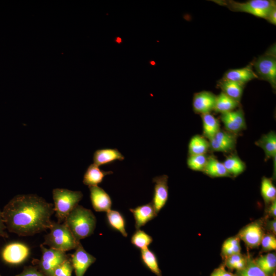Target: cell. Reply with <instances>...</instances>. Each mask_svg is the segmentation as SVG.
Returning <instances> with one entry per match:
<instances>
[{
	"mask_svg": "<svg viewBox=\"0 0 276 276\" xmlns=\"http://www.w3.org/2000/svg\"><path fill=\"white\" fill-rule=\"evenodd\" d=\"M2 217L9 232L32 236L49 229L53 204L35 194L17 195L5 205Z\"/></svg>",
	"mask_w": 276,
	"mask_h": 276,
	"instance_id": "6da1fadb",
	"label": "cell"
},
{
	"mask_svg": "<svg viewBox=\"0 0 276 276\" xmlns=\"http://www.w3.org/2000/svg\"><path fill=\"white\" fill-rule=\"evenodd\" d=\"M78 242L91 236L96 226V218L93 212L78 204L63 222Z\"/></svg>",
	"mask_w": 276,
	"mask_h": 276,
	"instance_id": "7a4b0ae2",
	"label": "cell"
},
{
	"mask_svg": "<svg viewBox=\"0 0 276 276\" xmlns=\"http://www.w3.org/2000/svg\"><path fill=\"white\" fill-rule=\"evenodd\" d=\"M50 232L44 237L42 245L50 248L66 252L75 249L80 242L75 239L70 230L63 223L52 221Z\"/></svg>",
	"mask_w": 276,
	"mask_h": 276,
	"instance_id": "3957f363",
	"label": "cell"
},
{
	"mask_svg": "<svg viewBox=\"0 0 276 276\" xmlns=\"http://www.w3.org/2000/svg\"><path fill=\"white\" fill-rule=\"evenodd\" d=\"M212 2L227 7L234 12L249 13L255 16L266 19L269 11L276 7L274 0H250L239 2L233 0H213Z\"/></svg>",
	"mask_w": 276,
	"mask_h": 276,
	"instance_id": "277c9868",
	"label": "cell"
},
{
	"mask_svg": "<svg viewBox=\"0 0 276 276\" xmlns=\"http://www.w3.org/2000/svg\"><path fill=\"white\" fill-rule=\"evenodd\" d=\"M81 191L56 188L53 190L54 211L58 222L63 223L70 212L82 199Z\"/></svg>",
	"mask_w": 276,
	"mask_h": 276,
	"instance_id": "5b68a950",
	"label": "cell"
},
{
	"mask_svg": "<svg viewBox=\"0 0 276 276\" xmlns=\"http://www.w3.org/2000/svg\"><path fill=\"white\" fill-rule=\"evenodd\" d=\"M259 79L267 81L273 89L276 88L275 46L273 45L264 54L252 62Z\"/></svg>",
	"mask_w": 276,
	"mask_h": 276,
	"instance_id": "8992f818",
	"label": "cell"
},
{
	"mask_svg": "<svg viewBox=\"0 0 276 276\" xmlns=\"http://www.w3.org/2000/svg\"><path fill=\"white\" fill-rule=\"evenodd\" d=\"M42 255L40 260L34 259L32 263L44 276H53L54 270L68 258L66 252L40 246Z\"/></svg>",
	"mask_w": 276,
	"mask_h": 276,
	"instance_id": "52a82bcc",
	"label": "cell"
},
{
	"mask_svg": "<svg viewBox=\"0 0 276 276\" xmlns=\"http://www.w3.org/2000/svg\"><path fill=\"white\" fill-rule=\"evenodd\" d=\"M30 254L29 246L20 242L7 244L1 251V257L3 262L12 265L21 264L28 258Z\"/></svg>",
	"mask_w": 276,
	"mask_h": 276,
	"instance_id": "ba28073f",
	"label": "cell"
},
{
	"mask_svg": "<svg viewBox=\"0 0 276 276\" xmlns=\"http://www.w3.org/2000/svg\"><path fill=\"white\" fill-rule=\"evenodd\" d=\"M264 235V228L259 221L251 222L239 232L237 235L249 248H255L261 245Z\"/></svg>",
	"mask_w": 276,
	"mask_h": 276,
	"instance_id": "9c48e42d",
	"label": "cell"
},
{
	"mask_svg": "<svg viewBox=\"0 0 276 276\" xmlns=\"http://www.w3.org/2000/svg\"><path fill=\"white\" fill-rule=\"evenodd\" d=\"M70 260L75 276H84L87 269L95 263L96 259L87 252L80 242L75 252L71 255Z\"/></svg>",
	"mask_w": 276,
	"mask_h": 276,
	"instance_id": "30bf717a",
	"label": "cell"
},
{
	"mask_svg": "<svg viewBox=\"0 0 276 276\" xmlns=\"http://www.w3.org/2000/svg\"><path fill=\"white\" fill-rule=\"evenodd\" d=\"M168 176L162 175L154 177V192L152 203L157 214L164 208L169 196Z\"/></svg>",
	"mask_w": 276,
	"mask_h": 276,
	"instance_id": "8fae6325",
	"label": "cell"
},
{
	"mask_svg": "<svg viewBox=\"0 0 276 276\" xmlns=\"http://www.w3.org/2000/svg\"><path fill=\"white\" fill-rule=\"evenodd\" d=\"M220 119L226 131L231 133L235 134L246 128L244 113L241 107L221 114Z\"/></svg>",
	"mask_w": 276,
	"mask_h": 276,
	"instance_id": "7c38bea8",
	"label": "cell"
},
{
	"mask_svg": "<svg viewBox=\"0 0 276 276\" xmlns=\"http://www.w3.org/2000/svg\"><path fill=\"white\" fill-rule=\"evenodd\" d=\"M235 134L221 129L209 140L210 149L212 151L228 152L235 149Z\"/></svg>",
	"mask_w": 276,
	"mask_h": 276,
	"instance_id": "4fadbf2b",
	"label": "cell"
},
{
	"mask_svg": "<svg viewBox=\"0 0 276 276\" xmlns=\"http://www.w3.org/2000/svg\"><path fill=\"white\" fill-rule=\"evenodd\" d=\"M216 96L211 91H201L195 93L193 98L194 111L201 114L210 113L214 110Z\"/></svg>",
	"mask_w": 276,
	"mask_h": 276,
	"instance_id": "5bb4252c",
	"label": "cell"
},
{
	"mask_svg": "<svg viewBox=\"0 0 276 276\" xmlns=\"http://www.w3.org/2000/svg\"><path fill=\"white\" fill-rule=\"evenodd\" d=\"M90 199L94 210L98 212H107L111 210V199L109 194L98 186L88 187Z\"/></svg>",
	"mask_w": 276,
	"mask_h": 276,
	"instance_id": "9a60e30c",
	"label": "cell"
},
{
	"mask_svg": "<svg viewBox=\"0 0 276 276\" xmlns=\"http://www.w3.org/2000/svg\"><path fill=\"white\" fill-rule=\"evenodd\" d=\"M258 76L254 71L252 63L247 66L236 69H230L226 71L222 79L236 82L244 85L248 82L257 79Z\"/></svg>",
	"mask_w": 276,
	"mask_h": 276,
	"instance_id": "2e32d148",
	"label": "cell"
},
{
	"mask_svg": "<svg viewBox=\"0 0 276 276\" xmlns=\"http://www.w3.org/2000/svg\"><path fill=\"white\" fill-rule=\"evenodd\" d=\"M135 220V228L140 229L149 221L154 219L157 215L152 202L135 208L130 209Z\"/></svg>",
	"mask_w": 276,
	"mask_h": 276,
	"instance_id": "e0dca14e",
	"label": "cell"
},
{
	"mask_svg": "<svg viewBox=\"0 0 276 276\" xmlns=\"http://www.w3.org/2000/svg\"><path fill=\"white\" fill-rule=\"evenodd\" d=\"M124 159V156L117 148L98 149L93 155L94 164L99 167L112 163L116 160L122 161Z\"/></svg>",
	"mask_w": 276,
	"mask_h": 276,
	"instance_id": "ac0fdd59",
	"label": "cell"
},
{
	"mask_svg": "<svg viewBox=\"0 0 276 276\" xmlns=\"http://www.w3.org/2000/svg\"><path fill=\"white\" fill-rule=\"evenodd\" d=\"M112 173V171H103L95 164H91L86 170L83 176V183L88 187L96 186L103 181L106 175Z\"/></svg>",
	"mask_w": 276,
	"mask_h": 276,
	"instance_id": "d6986e66",
	"label": "cell"
},
{
	"mask_svg": "<svg viewBox=\"0 0 276 276\" xmlns=\"http://www.w3.org/2000/svg\"><path fill=\"white\" fill-rule=\"evenodd\" d=\"M218 86L221 88V92L238 102L240 101L244 85L222 78L218 81Z\"/></svg>",
	"mask_w": 276,
	"mask_h": 276,
	"instance_id": "ffe728a7",
	"label": "cell"
},
{
	"mask_svg": "<svg viewBox=\"0 0 276 276\" xmlns=\"http://www.w3.org/2000/svg\"><path fill=\"white\" fill-rule=\"evenodd\" d=\"M256 144L264 151L266 159L275 158L276 156V134L270 131L263 135Z\"/></svg>",
	"mask_w": 276,
	"mask_h": 276,
	"instance_id": "44dd1931",
	"label": "cell"
},
{
	"mask_svg": "<svg viewBox=\"0 0 276 276\" xmlns=\"http://www.w3.org/2000/svg\"><path fill=\"white\" fill-rule=\"evenodd\" d=\"M106 219L109 226L111 228L120 233L123 237H127L125 219L120 212L116 210H109L106 212Z\"/></svg>",
	"mask_w": 276,
	"mask_h": 276,
	"instance_id": "7402d4cb",
	"label": "cell"
},
{
	"mask_svg": "<svg viewBox=\"0 0 276 276\" xmlns=\"http://www.w3.org/2000/svg\"><path fill=\"white\" fill-rule=\"evenodd\" d=\"M203 172L212 177H231L226 170L223 163L220 162L213 156L208 157Z\"/></svg>",
	"mask_w": 276,
	"mask_h": 276,
	"instance_id": "603a6c76",
	"label": "cell"
},
{
	"mask_svg": "<svg viewBox=\"0 0 276 276\" xmlns=\"http://www.w3.org/2000/svg\"><path fill=\"white\" fill-rule=\"evenodd\" d=\"M240 105L238 102L221 92L216 96L215 105L214 110L221 114L226 113L235 110Z\"/></svg>",
	"mask_w": 276,
	"mask_h": 276,
	"instance_id": "cb8c5ba5",
	"label": "cell"
},
{
	"mask_svg": "<svg viewBox=\"0 0 276 276\" xmlns=\"http://www.w3.org/2000/svg\"><path fill=\"white\" fill-rule=\"evenodd\" d=\"M203 134L205 139L211 140L220 130V123L210 113L201 114Z\"/></svg>",
	"mask_w": 276,
	"mask_h": 276,
	"instance_id": "d4e9b609",
	"label": "cell"
},
{
	"mask_svg": "<svg viewBox=\"0 0 276 276\" xmlns=\"http://www.w3.org/2000/svg\"><path fill=\"white\" fill-rule=\"evenodd\" d=\"M141 259L143 265L156 276H162L156 255L148 248L141 250Z\"/></svg>",
	"mask_w": 276,
	"mask_h": 276,
	"instance_id": "484cf974",
	"label": "cell"
},
{
	"mask_svg": "<svg viewBox=\"0 0 276 276\" xmlns=\"http://www.w3.org/2000/svg\"><path fill=\"white\" fill-rule=\"evenodd\" d=\"M209 149V141L204 136L199 135L193 136L189 143V155L206 154Z\"/></svg>",
	"mask_w": 276,
	"mask_h": 276,
	"instance_id": "4316f807",
	"label": "cell"
},
{
	"mask_svg": "<svg viewBox=\"0 0 276 276\" xmlns=\"http://www.w3.org/2000/svg\"><path fill=\"white\" fill-rule=\"evenodd\" d=\"M223 164L228 174L237 176L242 173L246 169V165L237 155L228 156Z\"/></svg>",
	"mask_w": 276,
	"mask_h": 276,
	"instance_id": "83f0119b",
	"label": "cell"
},
{
	"mask_svg": "<svg viewBox=\"0 0 276 276\" xmlns=\"http://www.w3.org/2000/svg\"><path fill=\"white\" fill-rule=\"evenodd\" d=\"M254 261L257 265L268 275L275 269L276 255L274 252L261 255Z\"/></svg>",
	"mask_w": 276,
	"mask_h": 276,
	"instance_id": "f1b7e54d",
	"label": "cell"
},
{
	"mask_svg": "<svg viewBox=\"0 0 276 276\" xmlns=\"http://www.w3.org/2000/svg\"><path fill=\"white\" fill-rule=\"evenodd\" d=\"M261 193L265 203H270L276 200V188L271 178L263 177L261 185Z\"/></svg>",
	"mask_w": 276,
	"mask_h": 276,
	"instance_id": "f546056e",
	"label": "cell"
},
{
	"mask_svg": "<svg viewBox=\"0 0 276 276\" xmlns=\"http://www.w3.org/2000/svg\"><path fill=\"white\" fill-rule=\"evenodd\" d=\"M152 241V237L140 229H136L131 238V243L141 250L148 248Z\"/></svg>",
	"mask_w": 276,
	"mask_h": 276,
	"instance_id": "4dcf8cb0",
	"label": "cell"
},
{
	"mask_svg": "<svg viewBox=\"0 0 276 276\" xmlns=\"http://www.w3.org/2000/svg\"><path fill=\"white\" fill-rule=\"evenodd\" d=\"M235 276H269L263 272L256 264L254 260L247 257L245 267L238 271Z\"/></svg>",
	"mask_w": 276,
	"mask_h": 276,
	"instance_id": "1f68e13d",
	"label": "cell"
},
{
	"mask_svg": "<svg viewBox=\"0 0 276 276\" xmlns=\"http://www.w3.org/2000/svg\"><path fill=\"white\" fill-rule=\"evenodd\" d=\"M206 154L189 155L187 164L189 168L196 171H203L208 161Z\"/></svg>",
	"mask_w": 276,
	"mask_h": 276,
	"instance_id": "d6a6232c",
	"label": "cell"
},
{
	"mask_svg": "<svg viewBox=\"0 0 276 276\" xmlns=\"http://www.w3.org/2000/svg\"><path fill=\"white\" fill-rule=\"evenodd\" d=\"M73 270L70 257H68L54 270L53 276H72Z\"/></svg>",
	"mask_w": 276,
	"mask_h": 276,
	"instance_id": "836d02e7",
	"label": "cell"
},
{
	"mask_svg": "<svg viewBox=\"0 0 276 276\" xmlns=\"http://www.w3.org/2000/svg\"><path fill=\"white\" fill-rule=\"evenodd\" d=\"M262 250L268 252L276 249V238L273 234H264L261 242Z\"/></svg>",
	"mask_w": 276,
	"mask_h": 276,
	"instance_id": "e575fe53",
	"label": "cell"
},
{
	"mask_svg": "<svg viewBox=\"0 0 276 276\" xmlns=\"http://www.w3.org/2000/svg\"><path fill=\"white\" fill-rule=\"evenodd\" d=\"M246 256L238 253L231 255L225 259V265L230 269H233L235 264L245 258Z\"/></svg>",
	"mask_w": 276,
	"mask_h": 276,
	"instance_id": "d590c367",
	"label": "cell"
},
{
	"mask_svg": "<svg viewBox=\"0 0 276 276\" xmlns=\"http://www.w3.org/2000/svg\"><path fill=\"white\" fill-rule=\"evenodd\" d=\"M15 276H44L35 266H25L23 271Z\"/></svg>",
	"mask_w": 276,
	"mask_h": 276,
	"instance_id": "8d00e7d4",
	"label": "cell"
},
{
	"mask_svg": "<svg viewBox=\"0 0 276 276\" xmlns=\"http://www.w3.org/2000/svg\"><path fill=\"white\" fill-rule=\"evenodd\" d=\"M241 247L240 245L235 246L233 247H226L222 246L221 247V255L225 259L234 254L241 252Z\"/></svg>",
	"mask_w": 276,
	"mask_h": 276,
	"instance_id": "74e56055",
	"label": "cell"
},
{
	"mask_svg": "<svg viewBox=\"0 0 276 276\" xmlns=\"http://www.w3.org/2000/svg\"><path fill=\"white\" fill-rule=\"evenodd\" d=\"M265 19L272 25H276V7L269 11Z\"/></svg>",
	"mask_w": 276,
	"mask_h": 276,
	"instance_id": "f35d334b",
	"label": "cell"
},
{
	"mask_svg": "<svg viewBox=\"0 0 276 276\" xmlns=\"http://www.w3.org/2000/svg\"><path fill=\"white\" fill-rule=\"evenodd\" d=\"M6 227L4 222L3 217H2V212L0 210V236L4 238H8V235L7 232L5 231Z\"/></svg>",
	"mask_w": 276,
	"mask_h": 276,
	"instance_id": "ab89813d",
	"label": "cell"
},
{
	"mask_svg": "<svg viewBox=\"0 0 276 276\" xmlns=\"http://www.w3.org/2000/svg\"><path fill=\"white\" fill-rule=\"evenodd\" d=\"M267 213L269 216L273 218H275L276 217V200H274L270 203L268 210Z\"/></svg>",
	"mask_w": 276,
	"mask_h": 276,
	"instance_id": "60d3db41",
	"label": "cell"
},
{
	"mask_svg": "<svg viewBox=\"0 0 276 276\" xmlns=\"http://www.w3.org/2000/svg\"><path fill=\"white\" fill-rule=\"evenodd\" d=\"M267 228L270 231L273 235L276 234V220L273 218L272 220H269L266 224Z\"/></svg>",
	"mask_w": 276,
	"mask_h": 276,
	"instance_id": "b9f144b4",
	"label": "cell"
},
{
	"mask_svg": "<svg viewBox=\"0 0 276 276\" xmlns=\"http://www.w3.org/2000/svg\"><path fill=\"white\" fill-rule=\"evenodd\" d=\"M216 270L219 276H235L231 272L227 271L223 266H220Z\"/></svg>",
	"mask_w": 276,
	"mask_h": 276,
	"instance_id": "7bdbcfd3",
	"label": "cell"
},
{
	"mask_svg": "<svg viewBox=\"0 0 276 276\" xmlns=\"http://www.w3.org/2000/svg\"><path fill=\"white\" fill-rule=\"evenodd\" d=\"M114 41L118 43H121L122 42V40L120 37H117L116 38Z\"/></svg>",
	"mask_w": 276,
	"mask_h": 276,
	"instance_id": "ee69618b",
	"label": "cell"
},
{
	"mask_svg": "<svg viewBox=\"0 0 276 276\" xmlns=\"http://www.w3.org/2000/svg\"><path fill=\"white\" fill-rule=\"evenodd\" d=\"M211 276H219L216 270H215L211 275Z\"/></svg>",
	"mask_w": 276,
	"mask_h": 276,
	"instance_id": "f6af8a7d",
	"label": "cell"
},
{
	"mask_svg": "<svg viewBox=\"0 0 276 276\" xmlns=\"http://www.w3.org/2000/svg\"><path fill=\"white\" fill-rule=\"evenodd\" d=\"M0 276H2V275H1L0 274Z\"/></svg>",
	"mask_w": 276,
	"mask_h": 276,
	"instance_id": "bcb514c9",
	"label": "cell"
}]
</instances>
